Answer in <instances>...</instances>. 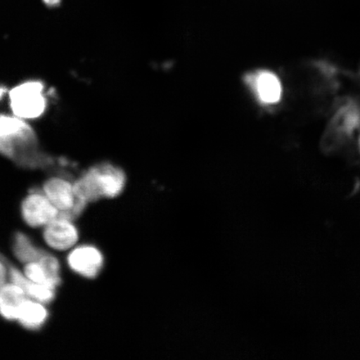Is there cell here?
Segmentation results:
<instances>
[{"label": "cell", "mask_w": 360, "mask_h": 360, "mask_svg": "<svg viewBox=\"0 0 360 360\" xmlns=\"http://www.w3.org/2000/svg\"><path fill=\"white\" fill-rule=\"evenodd\" d=\"M245 81L258 101L263 105L280 102L283 89L280 79L269 70H259L246 75Z\"/></svg>", "instance_id": "obj_8"}, {"label": "cell", "mask_w": 360, "mask_h": 360, "mask_svg": "<svg viewBox=\"0 0 360 360\" xmlns=\"http://www.w3.org/2000/svg\"><path fill=\"white\" fill-rule=\"evenodd\" d=\"M45 3H46L49 6H56L57 4H60V0H44Z\"/></svg>", "instance_id": "obj_16"}, {"label": "cell", "mask_w": 360, "mask_h": 360, "mask_svg": "<svg viewBox=\"0 0 360 360\" xmlns=\"http://www.w3.org/2000/svg\"><path fill=\"white\" fill-rule=\"evenodd\" d=\"M73 221L58 215L44 227L43 237L45 243L52 249L60 251L73 248L79 238L78 229Z\"/></svg>", "instance_id": "obj_7"}, {"label": "cell", "mask_w": 360, "mask_h": 360, "mask_svg": "<svg viewBox=\"0 0 360 360\" xmlns=\"http://www.w3.org/2000/svg\"><path fill=\"white\" fill-rule=\"evenodd\" d=\"M28 299L16 283H6L0 289V316L8 321H18L22 305Z\"/></svg>", "instance_id": "obj_10"}, {"label": "cell", "mask_w": 360, "mask_h": 360, "mask_svg": "<svg viewBox=\"0 0 360 360\" xmlns=\"http://www.w3.org/2000/svg\"><path fill=\"white\" fill-rule=\"evenodd\" d=\"M8 280L16 283L22 290L25 292L30 299L39 301V302L49 304L56 299V291L53 288L40 285L30 281L25 276L24 273L20 271L15 266L8 261Z\"/></svg>", "instance_id": "obj_9"}, {"label": "cell", "mask_w": 360, "mask_h": 360, "mask_svg": "<svg viewBox=\"0 0 360 360\" xmlns=\"http://www.w3.org/2000/svg\"><path fill=\"white\" fill-rule=\"evenodd\" d=\"M60 214V211L52 204L42 190H33L28 193L21 204L22 219L30 227H44Z\"/></svg>", "instance_id": "obj_5"}, {"label": "cell", "mask_w": 360, "mask_h": 360, "mask_svg": "<svg viewBox=\"0 0 360 360\" xmlns=\"http://www.w3.org/2000/svg\"><path fill=\"white\" fill-rule=\"evenodd\" d=\"M360 126V108L354 102L342 106L333 120L332 129L339 136L349 137Z\"/></svg>", "instance_id": "obj_11"}, {"label": "cell", "mask_w": 360, "mask_h": 360, "mask_svg": "<svg viewBox=\"0 0 360 360\" xmlns=\"http://www.w3.org/2000/svg\"><path fill=\"white\" fill-rule=\"evenodd\" d=\"M8 93L7 89L4 87H0V98H1L4 94Z\"/></svg>", "instance_id": "obj_17"}, {"label": "cell", "mask_w": 360, "mask_h": 360, "mask_svg": "<svg viewBox=\"0 0 360 360\" xmlns=\"http://www.w3.org/2000/svg\"><path fill=\"white\" fill-rule=\"evenodd\" d=\"M8 278V259L0 255V289L6 285Z\"/></svg>", "instance_id": "obj_15"}, {"label": "cell", "mask_w": 360, "mask_h": 360, "mask_svg": "<svg viewBox=\"0 0 360 360\" xmlns=\"http://www.w3.org/2000/svg\"><path fill=\"white\" fill-rule=\"evenodd\" d=\"M126 175L122 169L110 163L92 166L74 180L76 195L86 202L114 199L123 192Z\"/></svg>", "instance_id": "obj_2"}, {"label": "cell", "mask_w": 360, "mask_h": 360, "mask_svg": "<svg viewBox=\"0 0 360 360\" xmlns=\"http://www.w3.org/2000/svg\"><path fill=\"white\" fill-rule=\"evenodd\" d=\"M359 148H360V139H359Z\"/></svg>", "instance_id": "obj_18"}, {"label": "cell", "mask_w": 360, "mask_h": 360, "mask_svg": "<svg viewBox=\"0 0 360 360\" xmlns=\"http://www.w3.org/2000/svg\"><path fill=\"white\" fill-rule=\"evenodd\" d=\"M0 155L30 169L52 167L56 161L40 150L37 134L28 121L13 114H0Z\"/></svg>", "instance_id": "obj_1"}, {"label": "cell", "mask_w": 360, "mask_h": 360, "mask_svg": "<svg viewBox=\"0 0 360 360\" xmlns=\"http://www.w3.org/2000/svg\"><path fill=\"white\" fill-rule=\"evenodd\" d=\"M67 262L74 273L88 280H94L101 274L105 259L97 247L83 245L70 252Z\"/></svg>", "instance_id": "obj_6"}, {"label": "cell", "mask_w": 360, "mask_h": 360, "mask_svg": "<svg viewBox=\"0 0 360 360\" xmlns=\"http://www.w3.org/2000/svg\"><path fill=\"white\" fill-rule=\"evenodd\" d=\"M13 255L22 264L38 262L46 253L34 244L31 238L25 233L18 232L13 237Z\"/></svg>", "instance_id": "obj_13"}, {"label": "cell", "mask_w": 360, "mask_h": 360, "mask_svg": "<svg viewBox=\"0 0 360 360\" xmlns=\"http://www.w3.org/2000/svg\"><path fill=\"white\" fill-rule=\"evenodd\" d=\"M25 276L35 283L56 289L60 285L62 278L53 276L49 270L39 262L25 264Z\"/></svg>", "instance_id": "obj_14"}, {"label": "cell", "mask_w": 360, "mask_h": 360, "mask_svg": "<svg viewBox=\"0 0 360 360\" xmlns=\"http://www.w3.org/2000/svg\"><path fill=\"white\" fill-rule=\"evenodd\" d=\"M42 191L60 211L58 215L71 220L79 217L88 205L76 195L74 180L68 179L67 175H56L48 179Z\"/></svg>", "instance_id": "obj_4"}, {"label": "cell", "mask_w": 360, "mask_h": 360, "mask_svg": "<svg viewBox=\"0 0 360 360\" xmlns=\"http://www.w3.org/2000/svg\"><path fill=\"white\" fill-rule=\"evenodd\" d=\"M44 84L40 80H27L8 92L12 114L29 121L40 118L48 106Z\"/></svg>", "instance_id": "obj_3"}, {"label": "cell", "mask_w": 360, "mask_h": 360, "mask_svg": "<svg viewBox=\"0 0 360 360\" xmlns=\"http://www.w3.org/2000/svg\"><path fill=\"white\" fill-rule=\"evenodd\" d=\"M44 304L28 299L21 309L18 321L28 330H39L44 326L49 319V311Z\"/></svg>", "instance_id": "obj_12"}]
</instances>
